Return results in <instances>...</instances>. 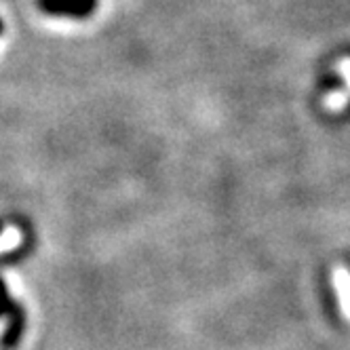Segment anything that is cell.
Instances as JSON below:
<instances>
[{
  "instance_id": "cell-4",
  "label": "cell",
  "mask_w": 350,
  "mask_h": 350,
  "mask_svg": "<svg viewBox=\"0 0 350 350\" xmlns=\"http://www.w3.org/2000/svg\"><path fill=\"white\" fill-rule=\"evenodd\" d=\"M0 32H3V21H0Z\"/></svg>"
},
{
  "instance_id": "cell-1",
  "label": "cell",
  "mask_w": 350,
  "mask_h": 350,
  "mask_svg": "<svg viewBox=\"0 0 350 350\" xmlns=\"http://www.w3.org/2000/svg\"><path fill=\"white\" fill-rule=\"evenodd\" d=\"M3 314L9 317V329H7V336H5V346L9 348V346H15V342L21 336V329H23V310H21V306L15 302V299L9 295L5 281L0 279V317H3Z\"/></svg>"
},
{
  "instance_id": "cell-3",
  "label": "cell",
  "mask_w": 350,
  "mask_h": 350,
  "mask_svg": "<svg viewBox=\"0 0 350 350\" xmlns=\"http://www.w3.org/2000/svg\"><path fill=\"white\" fill-rule=\"evenodd\" d=\"M336 283H338V291H340V299H342L344 312L350 317V274L340 268L336 272Z\"/></svg>"
},
{
  "instance_id": "cell-2",
  "label": "cell",
  "mask_w": 350,
  "mask_h": 350,
  "mask_svg": "<svg viewBox=\"0 0 350 350\" xmlns=\"http://www.w3.org/2000/svg\"><path fill=\"white\" fill-rule=\"evenodd\" d=\"M40 11L64 17H89L95 11L97 0H36Z\"/></svg>"
}]
</instances>
